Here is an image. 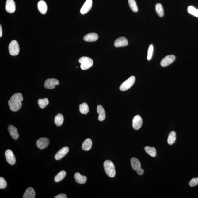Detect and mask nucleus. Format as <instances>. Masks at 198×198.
<instances>
[{
    "label": "nucleus",
    "mask_w": 198,
    "mask_h": 198,
    "mask_svg": "<svg viewBox=\"0 0 198 198\" xmlns=\"http://www.w3.org/2000/svg\"><path fill=\"white\" fill-rule=\"evenodd\" d=\"M49 143V140L48 138L42 137L37 141L36 145L39 149H44L48 147Z\"/></svg>",
    "instance_id": "nucleus-8"
},
{
    "label": "nucleus",
    "mask_w": 198,
    "mask_h": 198,
    "mask_svg": "<svg viewBox=\"0 0 198 198\" xmlns=\"http://www.w3.org/2000/svg\"><path fill=\"white\" fill-rule=\"evenodd\" d=\"M104 167L105 171L108 176L111 178L114 177L116 175L115 166L113 162L109 160L104 162Z\"/></svg>",
    "instance_id": "nucleus-2"
},
{
    "label": "nucleus",
    "mask_w": 198,
    "mask_h": 198,
    "mask_svg": "<svg viewBox=\"0 0 198 198\" xmlns=\"http://www.w3.org/2000/svg\"><path fill=\"white\" fill-rule=\"evenodd\" d=\"M55 198H67V195L65 194L62 193L59 194V195L56 196L55 197Z\"/></svg>",
    "instance_id": "nucleus-35"
},
{
    "label": "nucleus",
    "mask_w": 198,
    "mask_h": 198,
    "mask_svg": "<svg viewBox=\"0 0 198 198\" xmlns=\"http://www.w3.org/2000/svg\"><path fill=\"white\" fill-rule=\"evenodd\" d=\"M5 156L7 162L11 165H14L16 163V158L14 153L10 149L5 151Z\"/></svg>",
    "instance_id": "nucleus-7"
},
{
    "label": "nucleus",
    "mask_w": 198,
    "mask_h": 198,
    "mask_svg": "<svg viewBox=\"0 0 198 198\" xmlns=\"http://www.w3.org/2000/svg\"><path fill=\"white\" fill-rule=\"evenodd\" d=\"M9 54L12 56L17 55L20 52V47L17 41L13 40L9 44Z\"/></svg>",
    "instance_id": "nucleus-4"
},
{
    "label": "nucleus",
    "mask_w": 198,
    "mask_h": 198,
    "mask_svg": "<svg viewBox=\"0 0 198 198\" xmlns=\"http://www.w3.org/2000/svg\"><path fill=\"white\" fill-rule=\"evenodd\" d=\"M8 130L9 134L13 139L15 140L18 139L19 137V135L17 128L12 125H10L8 127Z\"/></svg>",
    "instance_id": "nucleus-14"
},
{
    "label": "nucleus",
    "mask_w": 198,
    "mask_h": 198,
    "mask_svg": "<svg viewBox=\"0 0 198 198\" xmlns=\"http://www.w3.org/2000/svg\"><path fill=\"white\" fill-rule=\"evenodd\" d=\"M145 150L147 154L152 157H155L156 156V150L154 147H145Z\"/></svg>",
    "instance_id": "nucleus-23"
},
{
    "label": "nucleus",
    "mask_w": 198,
    "mask_h": 198,
    "mask_svg": "<svg viewBox=\"0 0 198 198\" xmlns=\"http://www.w3.org/2000/svg\"><path fill=\"white\" fill-rule=\"evenodd\" d=\"M59 80L55 78L47 79L44 82V86L45 88L48 89H55V86L59 85Z\"/></svg>",
    "instance_id": "nucleus-6"
},
{
    "label": "nucleus",
    "mask_w": 198,
    "mask_h": 198,
    "mask_svg": "<svg viewBox=\"0 0 198 198\" xmlns=\"http://www.w3.org/2000/svg\"><path fill=\"white\" fill-rule=\"evenodd\" d=\"M64 121L63 116L61 113H59L56 116L55 119V123L57 126H60L63 124Z\"/></svg>",
    "instance_id": "nucleus-25"
},
{
    "label": "nucleus",
    "mask_w": 198,
    "mask_h": 198,
    "mask_svg": "<svg viewBox=\"0 0 198 198\" xmlns=\"http://www.w3.org/2000/svg\"><path fill=\"white\" fill-rule=\"evenodd\" d=\"M7 183L3 177H0V188L4 189L6 187Z\"/></svg>",
    "instance_id": "nucleus-33"
},
{
    "label": "nucleus",
    "mask_w": 198,
    "mask_h": 198,
    "mask_svg": "<svg viewBox=\"0 0 198 198\" xmlns=\"http://www.w3.org/2000/svg\"><path fill=\"white\" fill-rule=\"evenodd\" d=\"M135 81V76H131L121 84L120 89L121 91H125L130 88Z\"/></svg>",
    "instance_id": "nucleus-5"
},
{
    "label": "nucleus",
    "mask_w": 198,
    "mask_h": 198,
    "mask_svg": "<svg viewBox=\"0 0 198 198\" xmlns=\"http://www.w3.org/2000/svg\"><path fill=\"white\" fill-rule=\"evenodd\" d=\"M69 151V148L68 147H63L62 148L60 149L55 154V158L56 160H61L68 154Z\"/></svg>",
    "instance_id": "nucleus-13"
},
{
    "label": "nucleus",
    "mask_w": 198,
    "mask_h": 198,
    "mask_svg": "<svg viewBox=\"0 0 198 198\" xmlns=\"http://www.w3.org/2000/svg\"><path fill=\"white\" fill-rule=\"evenodd\" d=\"M98 35L96 33H89L86 35L84 37V40L87 42H93L97 40Z\"/></svg>",
    "instance_id": "nucleus-16"
},
{
    "label": "nucleus",
    "mask_w": 198,
    "mask_h": 198,
    "mask_svg": "<svg viewBox=\"0 0 198 198\" xmlns=\"http://www.w3.org/2000/svg\"><path fill=\"white\" fill-rule=\"evenodd\" d=\"M2 35V27L1 25H0V37H1Z\"/></svg>",
    "instance_id": "nucleus-37"
},
{
    "label": "nucleus",
    "mask_w": 198,
    "mask_h": 198,
    "mask_svg": "<svg viewBox=\"0 0 198 198\" xmlns=\"http://www.w3.org/2000/svg\"><path fill=\"white\" fill-rule=\"evenodd\" d=\"M137 172L138 175H141L143 174V173H144V170L143 169L140 168V169L137 170Z\"/></svg>",
    "instance_id": "nucleus-36"
},
{
    "label": "nucleus",
    "mask_w": 198,
    "mask_h": 198,
    "mask_svg": "<svg viewBox=\"0 0 198 198\" xmlns=\"http://www.w3.org/2000/svg\"><path fill=\"white\" fill-rule=\"evenodd\" d=\"M39 107L42 109H44L49 104V101L47 98L40 99L38 100Z\"/></svg>",
    "instance_id": "nucleus-28"
},
{
    "label": "nucleus",
    "mask_w": 198,
    "mask_h": 198,
    "mask_svg": "<svg viewBox=\"0 0 198 198\" xmlns=\"http://www.w3.org/2000/svg\"><path fill=\"white\" fill-rule=\"evenodd\" d=\"M153 51H154V46H153V45L150 44L149 46L148 53H147V59L148 60H150L152 59Z\"/></svg>",
    "instance_id": "nucleus-32"
},
{
    "label": "nucleus",
    "mask_w": 198,
    "mask_h": 198,
    "mask_svg": "<svg viewBox=\"0 0 198 198\" xmlns=\"http://www.w3.org/2000/svg\"><path fill=\"white\" fill-rule=\"evenodd\" d=\"M143 121L141 116L139 115L135 116L132 120V127L134 129L139 130L143 124Z\"/></svg>",
    "instance_id": "nucleus-11"
},
{
    "label": "nucleus",
    "mask_w": 198,
    "mask_h": 198,
    "mask_svg": "<svg viewBox=\"0 0 198 198\" xmlns=\"http://www.w3.org/2000/svg\"><path fill=\"white\" fill-rule=\"evenodd\" d=\"M97 112L99 114L98 119L99 121H103L105 119L106 114L103 107L99 105L97 107Z\"/></svg>",
    "instance_id": "nucleus-17"
},
{
    "label": "nucleus",
    "mask_w": 198,
    "mask_h": 198,
    "mask_svg": "<svg viewBox=\"0 0 198 198\" xmlns=\"http://www.w3.org/2000/svg\"><path fill=\"white\" fill-rule=\"evenodd\" d=\"M76 182L79 184H84L86 182L87 177L80 174L79 173H76L74 175Z\"/></svg>",
    "instance_id": "nucleus-20"
},
{
    "label": "nucleus",
    "mask_w": 198,
    "mask_h": 198,
    "mask_svg": "<svg viewBox=\"0 0 198 198\" xmlns=\"http://www.w3.org/2000/svg\"><path fill=\"white\" fill-rule=\"evenodd\" d=\"M155 9L157 14L160 17H162L164 15V11L163 7L160 3L156 4Z\"/></svg>",
    "instance_id": "nucleus-27"
},
{
    "label": "nucleus",
    "mask_w": 198,
    "mask_h": 198,
    "mask_svg": "<svg viewBox=\"0 0 198 198\" xmlns=\"http://www.w3.org/2000/svg\"><path fill=\"white\" fill-rule=\"evenodd\" d=\"M66 175V172L64 171L60 172L56 175L55 178V181L56 182H58L63 180Z\"/></svg>",
    "instance_id": "nucleus-29"
},
{
    "label": "nucleus",
    "mask_w": 198,
    "mask_h": 198,
    "mask_svg": "<svg viewBox=\"0 0 198 198\" xmlns=\"http://www.w3.org/2000/svg\"><path fill=\"white\" fill-rule=\"evenodd\" d=\"M80 63V68L82 70H87L93 66V61L92 59L87 57H82L79 60Z\"/></svg>",
    "instance_id": "nucleus-3"
},
{
    "label": "nucleus",
    "mask_w": 198,
    "mask_h": 198,
    "mask_svg": "<svg viewBox=\"0 0 198 198\" xmlns=\"http://www.w3.org/2000/svg\"><path fill=\"white\" fill-rule=\"evenodd\" d=\"M189 185L190 187H195L198 185V178L192 179L190 181Z\"/></svg>",
    "instance_id": "nucleus-34"
},
{
    "label": "nucleus",
    "mask_w": 198,
    "mask_h": 198,
    "mask_svg": "<svg viewBox=\"0 0 198 198\" xmlns=\"http://www.w3.org/2000/svg\"><path fill=\"white\" fill-rule=\"evenodd\" d=\"M128 44V40L124 37H120V38L117 39L114 42V46L117 48L126 46Z\"/></svg>",
    "instance_id": "nucleus-15"
},
{
    "label": "nucleus",
    "mask_w": 198,
    "mask_h": 198,
    "mask_svg": "<svg viewBox=\"0 0 198 198\" xmlns=\"http://www.w3.org/2000/svg\"><path fill=\"white\" fill-rule=\"evenodd\" d=\"M23 100V97L21 93H15L11 97L8 101V105L11 111L16 112L21 108L22 101Z\"/></svg>",
    "instance_id": "nucleus-1"
},
{
    "label": "nucleus",
    "mask_w": 198,
    "mask_h": 198,
    "mask_svg": "<svg viewBox=\"0 0 198 198\" xmlns=\"http://www.w3.org/2000/svg\"><path fill=\"white\" fill-rule=\"evenodd\" d=\"M6 10L7 12L13 13L16 9V4L13 0H7L5 5Z\"/></svg>",
    "instance_id": "nucleus-9"
},
{
    "label": "nucleus",
    "mask_w": 198,
    "mask_h": 198,
    "mask_svg": "<svg viewBox=\"0 0 198 198\" xmlns=\"http://www.w3.org/2000/svg\"><path fill=\"white\" fill-rule=\"evenodd\" d=\"M92 0H86L80 9V13L85 14L88 12L92 7Z\"/></svg>",
    "instance_id": "nucleus-12"
},
{
    "label": "nucleus",
    "mask_w": 198,
    "mask_h": 198,
    "mask_svg": "<svg viewBox=\"0 0 198 198\" xmlns=\"http://www.w3.org/2000/svg\"><path fill=\"white\" fill-rule=\"evenodd\" d=\"M35 192L32 188L29 187L25 190L23 198H35Z\"/></svg>",
    "instance_id": "nucleus-18"
},
{
    "label": "nucleus",
    "mask_w": 198,
    "mask_h": 198,
    "mask_svg": "<svg viewBox=\"0 0 198 198\" xmlns=\"http://www.w3.org/2000/svg\"><path fill=\"white\" fill-rule=\"evenodd\" d=\"M129 5L131 10L134 12H137L138 8L135 0H128Z\"/></svg>",
    "instance_id": "nucleus-30"
},
{
    "label": "nucleus",
    "mask_w": 198,
    "mask_h": 198,
    "mask_svg": "<svg viewBox=\"0 0 198 198\" xmlns=\"http://www.w3.org/2000/svg\"><path fill=\"white\" fill-rule=\"evenodd\" d=\"M175 59V57L174 55H167L162 59L160 65L162 67H167L172 63Z\"/></svg>",
    "instance_id": "nucleus-10"
},
{
    "label": "nucleus",
    "mask_w": 198,
    "mask_h": 198,
    "mask_svg": "<svg viewBox=\"0 0 198 198\" xmlns=\"http://www.w3.org/2000/svg\"><path fill=\"white\" fill-rule=\"evenodd\" d=\"M38 10L43 14H46L48 10L47 5L44 1H40L38 3Z\"/></svg>",
    "instance_id": "nucleus-19"
},
{
    "label": "nucleus",
    "mask_w": 198,
    "mask_h": 198,
    "mask_svg": "<svg viewBox=\"0 0 198 198\" xmlns=\"http://www.w3.org/2000/svg\"><path fill=\"white\" fill-rule=\"evenodd\" d=\"M188 12L190 14L198 17V9H196L192 6H188Z\"/></svg>",
    "instance_id": "nucleus-31"
},
{
    "label": "nucleus",
    "mask_w": 198,
    "mask_h": 198,
    "mask_svg": "<svg viewBox=\"0 0 198 198\" xmlns=\"http://www.w3.org/2000/svg\"><path fill=\"white\" fill-rule=\"evenodd\" d=\"M176 139V134L174 131H171L168 137L167 142L169 145H172Z\"/></svg>",
    "instance_id": "nucleus-26"
},
{
    "label": "nucleus",
    "mask_w": 198,
    "mask_h": 198,
    "mask_svg": "<svg viewBox=\"0 0 198 198\" xmlns=\"http://www.w3.org/2000/svg\"><path fill=\"white\" fill-rule=\"evenodd\" d=\"M79 111L82 114H87L88 113L89 109L88 105L86 103L84 102L79 106Z\"/></svg>",
    "instance_id": "nucleus-24"
},
{
    "label": "nucleus",
    "mask_w": 198,
    "mask_h": 198,
    "mask_svg": "<svg viewBox=\"0 0 198 198\" xmlns=\"http://www.w3.org/2000/svg\"><path fill=\"white\" fill-rule=\"evenodd\" d=\"M92 145V140L90 139H86L82 145V148L85 151H88L91 148Z\"/></svg>",
    "instance_id": "nucleus-22"
},
{
    "label": "nucleus",
    "mask_w": 198,
    "mask_h": 198,
    "mask_svg": "<svg viewBox=\"0 0 198 198\" xmlns=\"http://www.w3.org/2000/svg\"><path fill=\"white\" fill-rule=\"evenodd\" d=\"M131 163L132 169L135 171H137L141 167V162L139 160L135 158H131Z\"/></svg>",
    "instance_id": "nucleus-21"
}]
</instances>
